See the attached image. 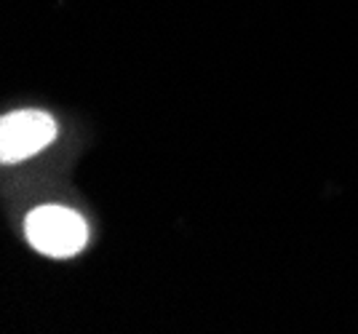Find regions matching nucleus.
Masks as SVG:
<instances>
[{"label": "nucleus", "mask_w": 358, "mask_h": 334, "mask_svg": "<svg viewBox=\"0 0 358 334\" xmlns=\"http://www.w3.org/2000/svg\"><path fill=\"white\" fill-rule=\"evenodd\" d=\"M27 241L45 257H75L86 241L89 230L83 217L64 206H41L27 217Z\"/></svg>", "instance_id": "obj_1"}, {"label": "nucleus", "mask_w": 358, "mask_h": 334, "mask_svg": "<svg viewBox=\"0 0 358 334\" xmlns=\"http://www.w3.org/2000/svg\"><path fill=\"white\" fill-rule=\"evenodd\" d=\"M57 137V121L41 110H19L0 123V158L3 164H19L41 152Z\"/></svg>", "instance_id": "obj_2"}]
</instances>
